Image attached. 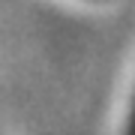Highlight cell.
I'll return each instance as SVG.
<instances>
[{
    "instance_id": "6da1fadb",
    "label": "cell",
    "mask_w": 135,
    "mask_h": 135,
    "mask_svg": "<svg viewBox=\"0 0 135 135\" xmlns=\"http://www.w3.org/2000/svg\"><path fill=\"white\" fill-rule=\"evenodd\" d=\"M132 135H135V120H132Z\"/></svg>"
}]
</instances>
